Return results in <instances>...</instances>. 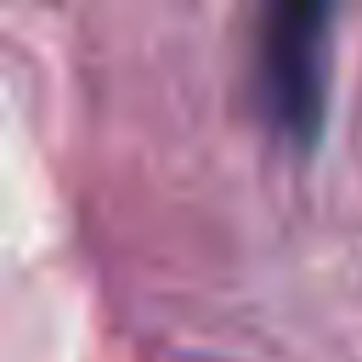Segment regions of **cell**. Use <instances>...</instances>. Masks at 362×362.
<instances>
[{
  "label": "cell",
  "mask_w": 362,
  "mask_h": 362,
  "mask_svg": "<svg viewBox=\"0 0 362 362\" xmlns=\"http://www.w3.org/2000/svg\"><path fill=\"white\" fill-rule=\"evenodd\" d=\"M260 102L283 141L311 147L328 107V11L277 6L260 28Z\"/></svg>",
  "instance_id": "1"
}]
</instances>
